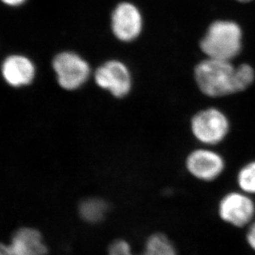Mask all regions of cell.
Returning a JSON list of instances; mask_svg holds the SVG:
<instances>
[{
    "label": "cell",
    "instance_id": "obj_1",
    "mask_svg": "<svg viewBox=\"0 0 255 255\" xmlns=\"http://www.w3.org/2000/svg\"><path fill=\"white\" fill-rule=\"evenodd\" d=\"M196 86L201 93L218 98L241 92L237 66L229 61L209 58L199 62L194 70Z\"/></svg>",
    "mask_w": 255,
    "mask_h": 255
},
{
    "label": "cell",
    "instance_id": "obj_2",
    "mask_svg": "<svg viewBox=\"0 0 255 255\" xmlns=\"http://www.w3.org/2000/svg\"><path fill=\"white\" fill-rule=\"evenodd\" d=\"M242 30L236 22L216 21L201 41V49L209 58L231 62L242 48Z\"/></svg>",
    "mask_w": 255,
    "mask_h": 255
},
{
    "label": "cell",
    "instance_id": "obj_3",
    "mask_svg": "<svg viewBox=\"0 0 255 255\" xmlns=\"http://www.w3.org/2000/svg\"><path fill=\"white\" fill-rule=\"evenodd\" d=\"M191 131L198 142L213 146L222 142L230 131V121L225 114L215 107L204 109L191 120Z\"/></svg>",
    "mask_w": 255,
    "mask_h": 255
},
{
    "label": "cell",
    "instance_id": "obj_4",
    "mask_svg": "<svg viewBox=\"0 0 255 255\" xmlns=\"http://www.w3.org/2000/svg\"><path fill=\"white\" fill-rule=\"evenodd\" d=\"M52 66L60 86L67 91H75L86 83L91 75V66L81 56L63 52L53 59Z\"/></svg>",
    "mask_w": 255,
    "mask_h": 255
},
{
    "label": "cell",
    "instance_id": "obj_5",
    "mask_svg": "<svg viewBox=\"0 0 255 255\" xmlns=\"http://www.w3.org/2000/svg\"><path fill=\"white\" fill-rule=\"evenodd\" d=\"M95 81L100 88L115 98H125L132 90V74L126 64L119 60H110L99 66L95 72Z\"/></svg>",
    "mask_w": 255,
    "mask_h": 255
},
{
    "label": "cell",
    "instance_id": "obj_6",
    "mask_svg": "<svg viewBox=\"0 0 255 255\" xmlns=\"http://www.w3.org/2000/svg\"><path fill=\"white\" fill-rule=\"evenodd\" d=\"M225 167L222 156L209 148L194 150L186 159V167L190 174L204 182L215 181L222 174Z\"/></svg>",
    "mask_w": 255,
    "mask_h": 255
},
{
    "label": "cell",
    "instance_id": "obj_7",
    "mask_svg": "<svg viewBox=\"0 0 255 255\" xmlns=\"http://www.w3.org/2000/svg\"><path fill=\"white\" fill-rule=\"evenodd\" d=\"M111 28L117 39L121 42H132L142 32V14L131 2H121L112 13Z\"/></svg>",
    "mask_w": 255,
    "mask_h": 255
},
{
    "label": "cell",
    "instance_id": "obj_8",
    "mask_svg": "<svg viewBox=\"0 0 255 255\" xmlns=\"http://www.w3.org/2000/svg\"><path fill=\"white\" fill-rule=\"evenodd\" d=\"M47 253L42 234L29 227L15 231L9 244L0 243V255H47Z\"/></svg>",
    "mask_w": 255,
    "mask_h": 255
},
{
    "label": "cell",
    "instance_id": "obj_9",
    "mask_svg": "<svg viewBox=\"0 0 255 255\" xmlns=\"http://www.w3.org/2000/svg\"><path fill=\"white\" fill-rule=\"evenodd\" d=\"M255 204L248 196L232 192L224 196L219 205V214L223 221L235 226H246L255 215Z\"/></svg>",
    "mask_w": 255,
    "mask_h": 255
},
{
    "label": "cell",
    "instance_id": "obj_10",
    "mask_svg": "<svg viewBox=\"0 0 255 255\" xmlns=\"http://www.w3.org/2000/svg\"><path fill=\"white\" fill-rule=\"evenodd\" d=\"M2 77L8 85L13 87L29 85L35 77V66L27 57L21 55H12L2 62Z\"/></svg>",
    "mask_w": 255,
    "mask_h": 255
},
{
    "label": "cell",
    "instance_id": "obj_11",
    "mask_svg": "<svg viewBox=\"0 0 255 255\" xmlns=\"http://www.w3.org/2000/svg\"><path fill=\"white\" fill-rule=\"evenodd\" d=\"M108 209V204L102 199L89 198L79 206V214L83 221L96 224L103 221Z\"/></svg>",
    "mask_w": 255,
    "mask_h": 255
},
{
    "label": "cell",
    "instance_id": "obj_12",
    "mask_svg": "<svg viewBox=\"0 0 255 255\" xmlns=\"http://www.w3.org/2000/svg\"><path fill=\"white\" fill-rule=\"evenodd\" d=\"M145 253L150 255H177L174 246L162 234L150 236L146 242Z\"/></svg>",
    "mask_w": 255,
    "mask_h": 255
},
{
    "label": "cell",
    "instance_id": "obj_13",
    "mask_svg": "<svg viewBox=\"0 0 255 255\" xmlns=\"http://www.w3.org/2000/svg\"><path fill=\"white\" fill-rule=\"evenodd\" d=\"M237 181L246 193H255V162H250L241 168Z\"/></svg>",
    "mask_w": 255,
    "mask_h": 255
},
{
    "label": "cell",
    "instance_id": "obj_14",
    "mask_svg": "<svg viewBox=\"0 0 255 255\" xmlns=\"http://www.w3.org/2000/svg\"><path fill=\"white\" fill-rule=\"evenodd\" d=\"M109 255H133L128 244L125 241L114 242L109 249ZM142 255H150L145 253Z\"/></svg>",
    "mask_w": 255,
    "mask_h": 255
},
{
    "label": "cell",
    "instance_id": "obj_15",
    "mask_svg": "<svg viewBox=\"0 0 255 255\" xmlns=\"http://www.w3.org/2000/svg\"><path fill=\"white\" fill-rule=\"evenodd\" d=\"M248 241L251 247L255 251V223L251 226V228L249 231Z\"/></svg>",
    "mask_w": 255,
    "mask_h": 255
},
{
    "label": "cell",
    "instance_id": "obj_16",
    "mask_svg": "<svg viewBox=\"0 0 255 255\" xmlns=\"http://www.w3.org/2000/svg\"><path fill=\"white\" fill-rule=\"evenodd\" d=\"M1 1L9 6H19V5L22 4L26 0H1Z\"/></svg>",
    "mask_w": 255,
    "mask_h": 255
},
{
    "label": "cell",
    "instance_id": "obj_17",
    "mask_svg": "<svg viewBox=\"0 0 255 255\" xmlns=\"http://www.w3.org/2000/svg\"><path fill=\"white\" fill-rule=\"evenodd\" d=\"M239 2H250L251 0H237Z\"/></svg>",
    "mask_w": 255,
    "mask_h": 255
}]
</instances>
